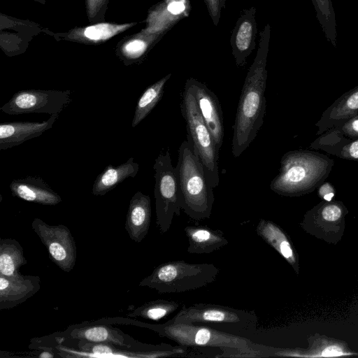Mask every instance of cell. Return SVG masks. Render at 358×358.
<instances>
[{"label": "cell", "mask_w": 358, "mask_h": 358, "mask_svg": "<svg viewBox=\"0 0 358 358\" xmlns=\"http://www.w3.org/2000/svg\"><path fill=\"white\" fill-rule=\"evenodd\" d=\"M270 37L271 27L266 24L260 33L257 55L246 75L237 107L231 143L234 157H238L248 148L264 122Z\"/></svg>", "instance_id": "cell-1"}, {"label": "cell", "mask_w": 358, "mask_h": 358, "mask_svg": "<svg viewBox=\"0 0 358 358\" xmlns=\"http://www.w3.org/2000/svg\"><path fill=\"white\" fill-rule=\"evenodd\" d=\"M105 1L106 0H87V8L89 17H94L99 11Z\"/></svg>", "instance_id": "cell-29"}, {"label": "cell", "mask_w": 358, "mask_h": 358, "mask_svg": "<svg viewBox=\"0 0 358 358\" xmlns=\"http://www.w3.org/2000/svg\"><path fill=\"white\" fill-rule=\"evenodd\" d=\"M341 210L335 205L327 206L322 210V215L325 220L336 221L341 216Z\"/></svg>", "instance_id": "cell-28"}, {"label": "cell", "mask_w": 358, "mask_h": 358, "mask_svg": "<svg viewBox=\"0 0 358 358\" xmlns=\"http://www.w3.org/2000/svg\"><path fill=\"white\" fill-rule=\"evenodd\" d=\"M59 114L43 122H10L0 124V150H6L41 136L52 127Z\"/></svg>", "instance_id": "cell-13"}, {"label": "cell", "mask_w": 358, "mask_h": 358, "mask_svg": "<svg viewBox=\"0 0 358 358\" xmlns=\"http://www.w3.org/2000/svg\"><path fill=\"white\" fill-rule=\"evenodd\" d=\"M139 170V164L130 157L118 166L110 164L96 177L92 186V194L103 196L127 178H134Z\"/></svg>", "instance_id": "cell-18"}, {"label": "cell", "mask_w": 358, "mask_h": 358, "mask_svg": "<svg viewBox=\"0 0 358 358\" xmlns=\"http://www.w3.org/2000/svg\"><path fill=\"white\" fill-rule=\"evenodd\" d=\"M181 113L186 122L187 141L201 161L210 185L218 186V157L213 136L199 110L189 85L185 83L181 101Z\"/></svg>", "instance_id": "cell-6"}, {"label": "cell", "mask_w": 358, "mask_h": 358, "mask_svg": "<svg viewBox=\"0 0 358 358\" xmlns=\"http://www.w3.org/2000/svg\"><path fill=\"white\" fill-rule=\"evenodd\" d=\"M144 327L167 338L178 345L218 348L223 354L218 357H264V350L241 335L230 334L199 324L175 323L170 320L164 324H144Z\"/></svg>", "instance_id": "cell-2"}, {"label": "cell", "mask_w": 358, "mask_h": 358, "mask_svg": "<svg viewBox=\"0 0 358 358\" xmlns=\"http://www.w3.org/2000/svg\"><path fill=\"white\" fill-rule=\"evenodd\" d=\"M27 263L20 243L13 238L0 239V275L15 276L19 275L21 266Z\"/></svg>", "instance_id": "cell-20"}, {"label": "cell", "mask_w": 358, "mask_h": 358, "mask_svg": "<svg viewBox=\"0 0 358 358\" xmlns=\"http://www.w3.org/2000/svg\"><path fill=\"white\" fill-rule=\"evenodd\" d=\"M157 34H150L127 41L121 48L123 56L127 59L140 58L147 50L149 45L158 36Z\"/></svg>", "instance_id": "cell-26"}, {"label": "cell", "mask_w": 358, "mask_h": 358, "mask_svg": "<svg viewBox=\"0 0 358 358\" xmlns=\"http://www.w3.org/2000/svg\"><path fill=\"white\" fill-rule=\"evenodd\" d=\"M197 103L200 113L208 128L219 152L223 143V115L219 100L214 92L195 78L186 80Z\"/></svg>", "instance_id": "cell-10"}, {"label": "cell", "mask_w": 358, "mask_h": 358, "mask_svg": "<svg viewBox=\"0 0 358 358\" xmlns=\"http://www.w3.org/2000/svg\"><path fill=\"white\" fill-rule=\"evenodd\" d=\"M188 0H165L149 16L148 34H157L169 29L178 20L188 15Z\"/></svg>", "instance_id": "cell-17"}, {"label": "cell", "mask_w": 358, "mask_h": 358, "mask_svg": "<svg viewBox=\"0 0 358 358\" xmlns=\"http://www.w3.org/2000/svg\"><path fill=\"white\" fill-rule=\"evenodd\" d=\"M69 335L71 338L83 341L109 343L122 347L129 345L118 331L106 325H91L74 329Z\"/></svg>", "instance_id": "cell-21"}, {"label": "cell", "mask_w": 358, "mask_h": 358, "mask_svg": "<svg viewBox=\"0 0 358 358\" xmlns=\"http://www.w3.org/2000/svg\"><path fill=\"white\" fill-rule=\"evenodd\" d=\"M175 323H193L206 325L224 332L243 336L254 331L257 316L254 311L230 306L197 303L183 304L170 320Z\"/></svg>", "instance_id": "cell-5"}, {"label": "cell", "mask_w": 358, "mask_h": 358, "mask_svg": "<svg viewBox=\"0 0 358 358\" xmlns=\"http://www.w3.org/2000/svg\"><path fill=\"white\" fill-rule=\"evenodd\" d=\"M10 189L13 196L29 202L55 206L62 201L61 196L36 176L12 180Z\"/></svg>", "instance_id": "cell-14"}, {"label": "cell", "mask_w": 358, "mask_h": 358, "mask_svg": "<svg viewBox=\"0 0 358 358\" xmlns=\"http://www.w3.org/2000/svg\"><path fill=\"white\" fill-rule=\"evenodd\" d=\"M150 221V198L138 191L131 197L126 216L125 229L129 238L141 243L148 233Z\"/></svg>", "instance_id": "cell-15"}, {"label": "cell", "mask_w": 358, "mask_h": 358, "mask_svg": "<svg viewBox=\"0 0 358 358\" xmlns=\"http://www.w3.org/2000/svg\"><path fill=\"white\" fill-rule=\"evenodd\" d=\"M31 227L52 262L61 270L71 271L76 264L77 250L69 229L63 224L50 225L37 217L32 221Z\"/></svg>", "instance_id": "cell-9"}, {"label": "cell", "mask_w": 358, "mask_h": 358, "mask_svg": "<svg viewBox=\"0 0 358 358\" xmlns=\"http://www.w3.org/2000/svg\"><path fill=\"white\" fill-rule=\"evenodd\" d=\"M135 23L115 24L111 23H99L76 30L73 34L76 38L87 40L93 42L106 41L113 36L127 29Z\"/></svg>", "instance_id": "cell-25"}, {"label": "cell", "mask_w": 358, "mask_h": 358, "mask_svg": "<svg viewBox=\"0 0 358 358\" xmlns=\"http://www.w3.org/2000/svg\"><path fill=\"white\" fill-rule=\"evenodd\" d=\"M351 129L355 131V133L358 134V119L354 120L351 124H350Z\"/></svg>", "instance_id": "cell-33"}, {"label": "cell", "mask_w": 358, "mask_h": 358, "mask_svg": "<svg viewBox=\"0 0 358 358\" xmlns=\"http://www.w3.org/2000/svg\"><path fill=\"white\" fill-rule=\"evenodd\" d=\"M209 16L213 24L217 26L220 22L222 9L226 6V0H203Z\"/></svg>", "instance_id": "cell-27"}, {"label": "cell", "mask_w": 358, "mask_h": 358, "mask_svg": "<svg viewBox=\"0 0 358 358\" xmlns=\"http://www.w3.org/2000/svg\"><path fill=\"white\" fill-rule=\"evenodd\" d=\"M41 358H52L54 354L51 351H43L39 355Z\"/></svg>", "instance_id": "cell-32"}, {"label": "cell", "mask_w": 358, "mask_h": 358, "mask_svg": "<svg viewBox=\"0 0 358 358\" xmlns=\"http://www.w3.org/2000/svg\"><path fill=\"white\" fill-rule=\"evenodd\" d=\"M333 196H334V193L329 192V193L324 195V199L327 201H331V199L333 198Z\"/></svg>", "instance_id": "cell-34"}, {"label": "cell", "mask_w": 358, "mask_h": 358, "mask_svg": "<svg viewBox=\"0 0 358 358\" xmlns=\"http://www.w3.org/2000/svg\"><path fill=\"white\" fill-rule=\"evenodd\" d=\"M71 90H20L15 92L0 110L8 115L59 114L71 103Z\"/></svg>", "instance_id": "cell-8"}, {"label": "cell", "mask_w": 358, "mask_h": 358, "mask_svg": "<svg viewBox=\"0 0 358 358\" xmlns=\"http://www.w3.org/2000/svg\"><path fill=\"white\" fill-rule=\"evenodd\" d=\"M255 13V6L244 9L231 32L230 43L232 55L238 67L245 65L247 58L255 48L257 33Z\"/></svg>", "instance_id": "cell-11"}, {"label": "cell", "mask_w": 358, "mask_h": 358, "mask_svg": "<svg viewBox=\"0 0 358 358\" xmlns=\"http://www.w3.org/2000/svg\"><path fill=\"white\" fill-rule=\"evenodd\" d=\"M326 39L337 48V24L331 0H311Z\"/></svg>", "instance_id": "cell-23"}, {"label": "cell", "mask_w": 358, "mask_h": 358, "mask_svg": "<svg viewBox=\"0 0 358 358\" xmlns=\"http://www.w3.org/2000/svg\"><path fill=\"white\" fill-rule=\"evenodd\" d=\"M190 254H210L229 243L222 231L206 226H187L184 229Z\"/></svg>", "instance_id": "cell-16"}, {"label": "cell", "mask_w": 358, "mask_h": 358, "mask_svg": "<svg viewBox=\"0 0 358 358\" xmlns=\"http://www.w3.org/2000/svg\"><path fill=\"white\" fill-rule=\"evenodd\" d=\"M179 306L180 303L176 301L157 299L143 304L128 315L157 321L174 313Z\"/></svg>", "instance_id": "cell-24"}, {"label": "cell", "mask_w": 358, "mask_h": 358, "mask_svg": "<svg viewBox=\"0 0 358 358\" xmlns=\"http://www.w3.org/2000/svg\"><path fill=\"white\" fill-rule=\"evenodd\" d=\"M155 189L156 224L162 234L167 232L174 215L180 216L182 204L175 168L169 150L161 152L155 159Z\"/></svg>", "instance_id": "cell-7"}, {"label": "cell", "mask_w": 358, "mask_h": 358, "mask_svg": "<svg viewBox=\"0 0 358 358\" xmlns=\"http://www.w3.org/2000/svg\"><path fill=\"white\" fill-rule=\"evenodd\" d=\"M257 235L274 248L290 264L295 262L292 245L282 230L273 222L260 219L256 227Z\"/></svg>", "instance_id": "cell-19"}, {"label": "cell", "mask_w": 358, "mask_h": 358, "mask_svg": "<svg viewBox=\"0 0 358 358\" xmlns=\"http://www.w3.org/2000/svg\"><path fill=\"white\" fill-rule=\"evenodd\" d=\"M220 268L211 263L171 261L157 266L139 283L160 294L182 293L206 287L215 282Z\"/></svg>", "instance_id": "cell-4"}, {"label": "cell", "mask_w": 358, "mask_h": 358, "mask_svg": "<svg viewBox=\"0 0 358 358\" xmlns=\"http://www.w3.org/2000/svg\"><path fill=\"white\" fill-rule=\"evenodd\" d=\"M175 170L182 210L192 220L209 218L215 201L213 188L207 180L201 161L187 141L180 145Z\"/></svg>", "instance_id": "cell-3"}, {"label": "cell", "mask_w": 358, "mask_h": 358, "mask_svg": "<svg viewBox=\"0 0 358 358\" xmlns=\"http://www.w3.org/2000/svg\"><path fill=\"white\" fill-rule=\"evenodd\" d=\"M171 73L165 76L154 84L148 87L140 96L134 110L131 127H136L151 112L161 100L166 82Z\"/></svg>", "instance_id": "cell-22"}, {"label": "cell", "mask_w": 358, "mask_h": 358, "mask_svg": "<svg viewBox=\"0 0 358 358\" xmlns=\"http://www.w3.org/2000/svg\"><path fill=\"white\" fill-rule=\"evenodd\" d=\"M41 278L37 275L15 276L0 275V310L13 308L38 292Z\"/></svg>", "instance_id": "cell-12"}, {"label": "cell", "mask_w": 358, "mask_h": 358, "mask_svg": "<svg viewBox=\"0 0 358 358\" xmlns=\"http://www.w3.org/2000/svg\"><path fill=\"white\" fill-rule=\"evenodd\" d=\"M350 155L354 158H358V140L352 143L349 148Z\"/></svg>", "instance_id": "cell-31"}, {"label": "cell", "mask_w": 358, "mask_h": 358, "mask_svg": "<svg viewBox=\"0 0 358 358\" xmlns=\"http://www.w3.org/2000/svg\"><path fill=\"white\" fill-rule=\"evenodd\" d=\"M341 355H343L342 350L335 346L327 348L322 352V356L325 357L338 356Z\"/></svg>", "instance_id": "cell-30"}]
</instances>
